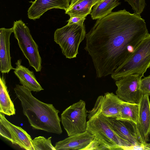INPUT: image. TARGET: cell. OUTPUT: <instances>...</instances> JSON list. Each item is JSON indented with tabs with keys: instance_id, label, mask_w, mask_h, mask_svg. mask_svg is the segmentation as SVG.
<instances>
[{
	"instance_id": "cell-1",
	"label": "cell",
	"mask_w": 150,
	"mask_h": 150,
	"mask_svg": "<svg viewBox=\"0 0 150 150\" xmlns=\"http://www.w3.org/2000/svg\"><path fill=\"white\" fill-rule=\"evenodd\" d=\"M149 34L140 15L125 9L97 20L86 34L84 48L91 57L97 77L111 74Z\"/></svg>"
},
{
	"instance_id": "cell-2",
	"label": "cell",
	"mask_w": 150,
	"mask_h": 150,
	"mask_svg": "<svg viewBox=\"0 0 150 150\" xmlns=\"http://www.w3.org/2000/svg\"><path fill=\"white\" fill-rule=\"evenodd\" d=\"M14 90L21 102L23 113L33 128L59 134L62 133L59 111L52 104L39 100L22 85H16Z\"/></svg>"
},
{
	"instance_id": "cell-3",
	"label": "cell",
	"mask_w": 150,
	"mask_h": 150,
	"mask_svg": "<svg viewBox=\"0 0 150 150\" xmlns=\"http://www.w3.org/2000/svg\"><path fill=\"white\" fill-rule=\"evenodd\" d=\"M86 130L95 137L101 150H123L129 146L115 133L99 110L88 112Z\"/></svg>"
},
{
	"instance_id": "cell-4",
	"label": "cell",
	"mask_w": 150,
	"mask_h": 150,
	"mask_svg": "<svg viewBox=\"0 0 150 150\" xmlns=\"http://www.w3.org/2000/svg\"><path fill=\"white\" fill-rule=\"evenodd\" d=\"M150 67V34L142 41L129 59L119 66L111 74L115 81L134 74L144 76Z\"/></svg>"
},
{
	"instance_id": "cell-5",
	"label": "cell",
	"mask_w": 150,
	"mask_h": 150,
	"mask_svg": "<svg viewBox=\"0 0 150 150\" xmlns=\"http://www.w3.org/2000/svg\"><path fill=\"white\" fill-rule=\"evenodd\" d=\"M86 34L84 24H67L55 31L54 40L66 58L71 59L76 57L79 45Z\"/></svg>"
},
{
	"instance_id": "cell-6",
	"label": "cell",
	"mask_w": 150,
	"mask_h": 150,
	"mask_svg": "<svg viewBox=\"0 0 150 150\" xmlns=\"http://www.w3.org/2000/svg\"><path fill=\"white\" fill-rule=\"evenodd\" d=\"M13 27L14 37L30 65L33 67L36 72L40 71L42 59L38 47L32 38L29 28L21 20L14 21Z\"/></svg>"
},
{
	"instance_id": "cell-7",
	"label": "cell",
	"mask_w": 150,
	"mask_h": 150,
	"mask_svg": "<svg viewBox=\"0 0 150 150\" xmlns=\"http://www.w3.org/2000/svg\"><path fill=\"white\" fill-rule=\"evenodd\" d=\"M86 103L80 100L66 109L61 114V121L68 136L86 131L87 116Z\"/></svg>"
},
{
	"instance_id": "cell-8",
	"label": "cell",
	"mask_w": 150,
	"mask_h": 150,
	"mask_svg": "<svg viewBox=\"0 0 150 150\" xmlns=\"http://www.w3.org/2000/svg\"><path fill=\"white\" fill-rule=\"evenodd\" d=\"M4 115L0 113V135L23 149L34 150L30 136L21 127L9 121Z\"/></svg>"
},
{
	"instance_id": "cell-9",
	"label": "cell",
	"mask_w": 150,
	"mask_h": 150,
	"mask_svg": "<svg viewBox=\"0 0 150 150\" xmlns=\"http://www.w3.org/2000/svg\"><path fill=\"white\" fill-rule=\"evenodd\" d=\"M142 78L138 74H134L116 81V95L124 101L139 104L143 95L139 89Z\"/></svg>"
},
{
	"instance_id": "cell-10",
	"label": "cell",
	"mask_w": 150,
	"mask_h": 150,
	"mask_svg": "<svg viewBox=\"0 0 150 150\" xmlns=\"http://www.w3.org/2000/svg\"><path fill=\"white\" fill-rule=\"evenodd\" d=\"M106 117L115 133L129 146L143 144L139 136L136 123L127 120Z\"/></svg>"
},
{
	"instance_id": "cell-11",
	"label": "cell",
	"mask_w": 150,
	"mask_h": 150,
	"mask_svg": "<svg viewBox=\"0 0 150 150\" xmlns=\"http://www.w3.org/2000/svg\"><path fill=\"white\" fill-rule=\"evenodd\" d=\"M123 100L113 93L107 92L99 96L92 109L99 110L106 117L118 119L120 116L121 105Z\"/></svg>"
},
{
	"instance_id": "cell-12",
	"label": "cell",
	"mask_w": 150,
	"mask_h": 150,
	"mask_svg": "<svg viewBox=\"0 0 150 150\" xmlns=\"http://www.w3.org/2000/svg\"><path fill=\"white\" fill-rule=\"evenodd\" d=\"M95 139V136L86 130L59 141L54 147L56 150H88Z\"/></svg>"
},
{
	"instance_id": "cell-13",
	"label": "cell",
	"mask_w": 150,
	"mask_h": 150,
	"mask_svg": "<svg viewBox=\"0 0 150 150\" xmlns=\"http://www.w3.org/2000/svg\"><path fill=\"white\" fill-rule=\"evenodd\" d=\"M149 96H142L139 103V110L137 127L143 144L149 141L150 134V103Z\"/></svg>"
},
{
	"instance_id": "cell-14",
	"label": "cell",
	"mask_w": 150,
	"mask_h": 150,
	"mask_svg": "<svg viewBox=\"0 0 150 150\" xmlns=\"http://www.w3.org/2000/svg\"><path fill=\"white\" fill-rule=\"evenodd\" d=\"M30 2L32 4L28 11V17L30 19L35 20L52 8L66 11L69 7L70 0H35Z\"/></svg>"
},
{
	"instance_id": "cell-15",
	"label": "cell",
	"mask_w": 150,
	"mask_h": 150,
	"mask_svg": "<svg viewBox=\"0 0 150 150\" xmlns=\"http://www.w3.org/2000/svg\"><path fill=\"white\" fill-rule=\"evenodd\" d=\"M13 32V27L0 29V71L2 73H8L14 69L11 65L10 53V38Z\"/></svg>"
},
{
	"instance_id": "cell-16",
	"label": "cell",
	"mask_w": 150,
	"mask_h": 150,
	"mask_svg": "<svg viewBox=\"0 0 150 150\" xmlns=\"http://www.w3.org/2000/svg\"><path fill=\"white\" fill-rule=\"evenodd\" d=\"M22 60L19 59L16 62L14 73L19 79L22 86L31 91L38 92L44 89L38 82L34 72L21 65Z\"/></svg>"
},
{
	"instance_id": "cell-17",
	"label": "cell",
	"mask_w": 150,
	"mask_h": 150,
	"mask_svg": "<svg viewBox=\"0 0 150 150\" xmlns=\"http://www.w3.org/2000/svg\"><path fill=\"white\" fill-rule=\"evenodd\" d=\"M16 110L11 100L3 76L0 77V112L8 116L15 114Z\"/></svg>"
},
{
	"instance_id": "cell-18",
	"label": "cell",
	"mask_w": 150,
	"mask_h": 150,
	"mask_svg": "<svg viewBox=\"0 0 150 150\" xmlns=\"http://www.w3.org/2000/svg\"><path fill=\"white\" fill-rule=\"evenodd\" d=\"M120 4L119 0H104L93 6L90 13L93 20L102 18L112 12V10Z\"/></svg>"
},
{
	"instance_id": "cell-19",
	"label": "cell",
	"mask_w": 150,
	"mask_h": 150,
	"mask_svg": "<svg viewBox=\"0 0 150 150\" xmlns=\"http://www.w3.org/2000/svg\"><path fill=\"white\" fill-rule=\"evenodd\" d=\"M95 5L94 0H81L69 8L65 13L70 16H77L86 17L90 14Z\"/></svg>"
},
{
	"instance_id": "cell-20",
	"label": "cell",
	"mask_w": 150,
	"mask_h": 150,
	"mask_svg": "<svg viewBox=\"0 0 150 150\" xmlns=\"http://www.w3.org/2000/svg\"><path fill=\"white\" fill-rule=\"evenodd\" d=\"M139 110V104L123 101L121 104L120 116L118 119L131 121L137 124Z\"/></svg>"
},
{
	"instance_id": "cell-21",
	"label": "cell",
	"mask_w": 150,
	"mask_h": 150,
	"mask_svg": "<svg viewBox=\"0 0 150 150\" xmlns=\"http://www.w3.org/2000/svg\"><path fill=\"white\" fill-rule=\"evenodd\" d=\"M52 137L46 138L39 136L32 140L34 150H56L51 142Z\"/></svg>"
},
{
	"instance_id": "cell-22",
	"label": "cell",
	"mask_w": 150,
	"mask_h": 150,
	"mask_svg": "<svg viewBox=\"0 0 150 150\" xmlns=\"http://www.w3.org/2000/svg\"><path fill=\"white\" fill-rule=\"evenodd\" d=\"M139 89L143 94L150 95V75L141 79Z\"/></svg>"
},
{
	"instance_id": "cell-23",
	"label": "cell",
	"mask_w": 150,
	"mask_h": 150,
	"mask_svg": "<svg viewBox=\"0 0 150 150\" xmlns=\"http://www.w3.org/2000/svg\"><path fill=\"white\" fill-rule=\"evenodd\" d=\"M150 150V143H145L140 145H132L125 147L124 150Z\"/></svg>"
},
{
	"instance_id": "cell-24",
	"label": "cell",
	"mask_w": 150,
	"mask_h": 150,
	"mask_svg": "<svg viewBox=\"0 0 150 150\" xmlns=\"http://www.w3.org/2000/svg\"><path fill=\"white\" fill-rule=\"evenodd\" d=\"M70 18L67 21V24H77L79 25H83L86 17L77 16H70Z\"/></svg>"
},
{
	"instance_id": "cell-25",
	"label": "cell",
	"mask_w": 150,
	"mask_h": 150,
	"mask_svg": "<svg viewBox=\"0 0 150 150\" xmlns=\"http://www.w3.org/2000/svg\"><path fill=\"white\" fill-rule=\"evenodd\" d=\"M132 7L140 6L146 3L145 0H124Z\"/></svg>"
},
{
	"instance_id": "cell-26",
	"label": "cell",
	"mask_w": 150,
	"mask_h": 150,
	"mask_svg": "<svg viewBox=\"0 0 150 150\" xmlns=\"http://www.w3.org/2000/svg\"><path fill=\"white\" fill-rule=\"evenodd\" d=\"M81 0H70V4L69 8L71 7L78 2Z\"/></svg>"
},
{
	"instance_id": "cell-27",
	"label": "cell",
	"mask_w": 150,
	"mask_h": 150,
	"mask_svg": "<svg viewBox=\"0 0 150 150\" xmlns=\"http://www.w3.org/2000/svg\"><path fill=\"white\" fill-rule=\"evenodd\" d=\"M103 0H94V3L95 5L96 4L102 1Z\"/></svg>"
}]
</instances>
